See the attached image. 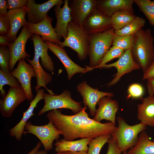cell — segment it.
I'll list each match as a JSON object with an SVG mask.
<instances>
[{
  "label": "cell",
  "instance_id": "1",
  "mask_svg": "<svg viewBox=\"0 0 154 154\" xmlns=\"http://www.w3.org/2000/svg\"><path fill=\"white\" fill-rule=\"evenodd\" d=\"M87 108L84 106L80 112L72 115L63 114L61 109L54 110L49 111L46 117L62 132L63 139L67 141L111 135L117 128L115 125L110 121L103 123L90 118L86 111Z\"/></svg>",
  "mask_w": 154,
  "mask_h": 154
},
{
  "label": "cell",
  "instance_id": "2",
  "mask_svg": "<svg viewBox=\"0 0 154 154\" xmlns=\"http://www.w3.org/2000/svg\"><path fill=\"white\" fill-rule=\"evenodd\" d=\"M154 38L149 29H139L135 34L131 49L133 59L144 73L154 60Z\"/></svg>",
  "mask_w": 154,
  "mask_h": 154
},
{
  "label": "cell",
  "instance_id": "3",
  "mask_svg": "<svg viewBox=\"0 0 154 154\" xmlns=\"http://www.w3.org/2000/svg\"><path fill=\"white\" fill-rule=\"evenodd\" d=\"M112 28L106 31L89 35V67L93 69L100 64L104 56L112 45L114 35Z\"/></svg>",
  "mask_w": 154,
  "mask_h": 154
},
{
  "label": "cell",
  "instance_id": "4",
  "mask_svg": "<svg viewBox=\"0 0 154 154\" xmlns=\"http://www.w3.org/2000/svg\"><path fill=\"white\" fill-rule=\"evenodd\" d=\"M118 126L112 134L115 138L118 147L122 152L127 151L137 144L138 134L146 129V126L141 122L133 125H128L123 118L116 117Z\"/></svg>",
  "mask_w": 154,
  "mask_h": 154
},
{
  "label": "cell",
  "instance_id": "5",
  "mask_svg": "<svg viewBox=\"0 0 154 154\" xmlns=\"http://www.w3.org/2000/svg\"><path fill=\"white\" fill-rule=\"evenodd\" d=\"M68 33L64 41L59 45L64 48L68 47L77 53L78 59L81 61L85 59L88 55L89 47V35L82 27L69 22L67 27Z\"/></svg>",
  "mask_w": 154,
  "mask_h": 154
},
{
  "label": "cell",
  "instance_id": "6",
  "mask_svg": "<svg viewBox=\"0 0 154 154\" xmlns=\"http://www.w3.org/2000/svg\"><path fill=\"white\" fill-rule=\"evenodd\" d=\"M43 100L44 105L38 112V116L48 111L62 108L70 110L75 114L80 112L83 108L81 104L82 102H77L73 100L71 98L70 92L67 90H64L59 95H51L44 93Z\"/></svg>",
  "mask_w": 154,
  "mask_h": 154
},
{
  "label": "cell",
  "instance_id": "7",
  "mask_svg": "<svg viewBox=\"0 0 154 154\" xmlns=\"http://www.w3.org/2000/svg\"><path fill=\"white\" fill-rule=\"evenodd\" d=\"M23 134H31L36 136L41 142L44 150L48 151L53 148L54 141L58 140L62 132L56 128L51 122L42 125H36L28 121L25 127Z\"/></svg>",
  "mask_w": 154,
  "mask_h": 154
},
{
  "label": "cell",
  "instance_id": "8",
  "mask_svg": "<svg viewBox=\"0 0 154 154\" xmlns=\"http://www.w3.org/2000/svg\"><path fill=\"white\" fill-rule=\"evenodd\" d=\"M82 27L88 35L106 31L112 28L111 17L96 7L87 16Z\"/></svg>",
  "mask_w": 154,
  "mask_h": 154
},
{
  "label": "cell",
  "instance_id": "9",
  "mask_svg": "<svg viewBox=\"0 0 154 154\" xmlns=\"http://www.w3.org/2000/svg\"><path fill=\"white\" fill-rule=\"evenodd\" d=\"M112 67H114L116 68L117 72L114 78L106 84L108 87L116 84L125 74L141 68L140 66L134 60L131 49L125 51L123 54L115 62L109 64H105L100 68H109Z\"/></svg>",
  "mask_w": 154,
  "mask_h": 154
},
{
  "label": "cell",
  "instance_id": "10",
  "mask_svg": "<svg viewBox=\"0 0 154 154\" xmlns=\"http://www.w3.org/2000/svg\"><path fill=\"white\" fill-rule=\"evenodd\" d=\"M27 98L21 85L10 87L7 93L0 100V111L5 118L11 117L16 108Z\"/></svg>",
  "mask_w": 154,
  "mask_h": 154
},
{
  "label": "cell",
  "instance_id": "11",
  "mask_svg": "<svg viewBox=\"0 0 154 154\" xmlns=\"http://www.w3.org/2000/svg\"><path fill=\"white\" fill-rule=\"evenodd\" d=\"M11 74L17 79L23 89L29 102L33 99L31 87L32 77H36L35 70L31 65L27 64L25 59L19 61L17 67L10 72Z\"/></svg>",
  "mask_w": 154,
  "mask_h": 154
},
{
  "label": "cell",
  "instance_id": "12",
  "mask_svg": "<svg viewBox=\"0 0 154 154\" xmlns=\"http://www.w3.org/2000/svg\"><path fill=\"white\" fill-rule=\"evenodd\" d=\"M32 35L28 30L27 25L23 26L15 40L8 46L10 55V71H12L17 62L21 59L30 58V55L25 51V47L28 39Z\"/></svg>",
  "mask_w": 154,
  "mask_h": 154
},
{
  "label": "cell",
  "instance_id": "13",
  "mask_svg": "<svg viewBox=\"0 0 154 154\" xmlns=\"http://www.w3.org/2000/svg\"><path fill=\"white\" fill-rule=\"evenodd\" d=\"M77 91L83 99L84 106H87L91 116H94L97 109L96 106L100 100L105 96L112 97L114 96L113 92H103L90 86L86 81L78 84L77 87Z\"/></svg>",
  "mask_w": 154,
  "mask_h": 154
},
{
  "label": "cell",
  "instance_id": "14",
  "mask_svg": "<svg viewBox=\"0 0 154 154\" xmlns=\"http://www.w3.org/2000/svg\"><path fill=\"white\" fill-rule=\"evenodd\" d=\"M45 42L48 49L60 59L63 64L67 72L68 80H70L76 74L81 73L84 74L93 70L87 66H86V68L81 67L73 62L69 57L63 48L51 42Z\"/></svg>",
  "mask_w": 154,
  "mask_h": 154
},
{
  "label": "cell",
  "instance_id": "15",
  "mask_svg": "<svg viewBox=\"0 0 154 154\" xmlns=\"http://www.w3.org/2000/svg\"><path fill=\"white\" fill-rule=\"evenodd\" d=\"M63 3L64 1L62 0H49L42 4H37L34 0H28L26 6L27 21L33 24L38 23L43 20L53 7L61 5Z\"/></svg>",
  "mask_w": 154,
  "mask_h": 154
},
{
  "label": "cell",
  "instance_id": "16",
  "mask_svg": "<svg viewBox=\"0 0 154 154\" xmlns=\"http://www.w3.org/2000/svg\"><path fill=\"white\" fill-rule=\"evenodd\" d=\"M97 0H69L72 22L82 27L87 16L96 7Z\"/></svg>",
  "mask_w": 154,
  "mask_h": 154
},
{
  "label": "cell",
  "instance_id": "17",
  "mask_svg": "<svg viewBox=\"0 0 154 154\" xmlns=\"http://www.w3.org/2000/svg\"><path fill=\"white\" fill-rule=\"evenodd\" d=\"M52 18L47 15L40 22L37 24L31 23L27 21L26 25L28 30L32 34H37L41 36L44 42L48 41L59 45L61 42L58 39L54 29L52 25Z\"/></svg>",
  "mask_w": 154,
  "mask_h": 154
},
{
  "label": "cell",
  "instance_id": "18",
  "mask_svg": "<svg viewBox=\"0 0 154 154\" xmlns=\"http://www.w3.org/2000/svg\"><path fill=\"white\" fill-rule=\"evenodd\" d=\"M97 104L98 108L93 119L98 122L105 119L115 125L116 114L119 108L118 102L110 97L105 96L101 98Z\"/></svg>",
  "mask_w": 154,
  "mask_h": 154
},
{
  "label": "cell",
  "instance_id": "19",
  "mask_svg": "<svg viewBox=\"0 0 154 154\" xmlns=\"http://www.w3.org/2000/svg\"><path fill=\"white\" fill-rule=\"evenodd\" d=\"M37 92L35 97L30 103L28 109L23 112V117L20 121L9 130L11 137H15L18 141L21 140L29 120L32 116L35 115L33 112L37 104L40 101L43 99L44 89H39Z\"/></svg>",
  "mask_w": 154,
  "mask_h": 154
},
{
  "label": "cell",
  "instance_id": "20",
  "mask_svg": "<svg viewBox=\"0 0 154 154\" xmlns=\"http://www.w3.org/2000/svg\"><path fill=\"white\" fill-rule=\"evenodd\" d=\"M62 8L61 5L55 6L54 9L56 18V23L55 28V32L58 39L66 38L68 33V25L69 22L72 21L70 11L68 6V0H65Z\"/></svg>",
  "mask_w": 154,
  "mask_h": 154
},
{
  "label": "cell",
  "instance_id": "21",
  "mask_svg": "<svg viewBox=\"0 0 154 154\" xmlns=\"http://www.w3.org/2000/svg\"><path fill=\"white\" fill-rule=\"evenodd\" d=\"M27 14L26 7L19 9L9 10L7 14L10 22V31L6 36L12 43L16 39L17 35L22 26L26 25L25 18Z\"/></svg>",
  "mask_w": 154,
  "mask_h": 154
},
{
  "label": "cell",
  "instance_id": "22",
  "mask_svg": "<svg viewBox=\"0 0 154 154\" xmlns=\"http://www.w3.org/2000/svg\"><path fill=\"white\" fill-rule=\"evenodd\" d=\"M134 0H97L96 8L106 15L111 17L122 10L133 11Z\"/></svg>",
  "mask_w": 154,
  "mask_h": 154
},
{
  "label": "cell",
  "instance_id": "23",
  "mask_svg": "<svg viewBox=\"0 0 154 154\" xmlns=\"http://www.w3.org/2000/svg\"><path fill=\"white\" fill-rule=\"evenodd\" d=\"M34 47L35 52L41 58V65L48 71L53 73L55 70L54 63L51 57L48 55V47L40 35L33 34L31 38Z\"/></svg>",
  "mask_w": 154,
  "mask_h": 154
},
{
  "label": "cell",
  "instance_id": "24",
  "mask_svg": "<svg viewBox=\"0 0 154 154\" xmlns=\"http://www.w3.org/2000/svg\"><path fill=\"white\" fill-rule=\"evenodd\" d=\"M137 117L145 125L154 126V96L149 95L137 105Z\"/></svg>",
  "mask_w": 154,
  "mask_h": 154
},
{
  "label": "cell",
  "instance_id": "25",
  "mask_svg": "<svg viewBox=\"0 0 154 154\" xmlns=\"http://www.w3.org/2000/svg\"><path fill=\"white\" fill-rule=\"evenodd\" d=\"M92 139L91 138H84L76 141H68L63 139H61L55 143V151L56 152L65 151L87 152L88 145Z\"/></svg>",
  "mask_w": 154,
  "mask_h": 154
},
{
  "label": "cell",
  "instance_id": "26",
  "mask_svg": "<svg viewBox=\"0 0 154 154\" xmlns=\"http://www.w3.org/2000/svg\"><path fill=\"white\" fill-rule=\"evenodd\" d=\"M128 154H154V142L150 139L146 131H143L139 135L136 145L130 149Z\"/></svg>",
  "mask_w": 154,
  "mask_h": 154
},
{
  "label": "cell",
  "instance_id": "27",
  "mask_svg": "<svg viewBox=\"0 0 154 154\" xmlns=\"http://www.w3.org/2000/svg\"><path fill=\"white\" fill-rule=\"evenodd\" d=\"M134 11L122 10L117 11L111 17L112 28L114 30L122 29L137 17Z\"/></svg>",
  "mask_w": 154,
  "mask_h": 154
},
{
  "label": "cell",
  "instance_id": "28",
  "mask_svg": "<svg viewBox=\"0 0 154 154\" xmlns=\"http://www.w3.org/2000/svg\"><path fill=\"white\" fill-rule=\"evenodd\" d=\"M145 23L144 19L137 17L133 20L122 29L118 30H114V33L116 35L120 36H127L134 35L144 26Z\"/></svg>",
  "mask_w": 154,
  "mask_h": 154
},
{
  "label": "cell",
  "instance_id": "29",
  "mask_svg": "<svg viewBox=\"0 0 154 154\" xmlns=\"http://www.w3.org/2000/svg\"><path fill=\"white\" fill-rule=\"evenodd\" d=\"M134 2L144 14L150 24L154 27V1L134 0Z\"/></svg>",
  "mask_w": 154,
  "mask_h": 154
},
{
  "label": "cell",
  "instance_id": "30",
  "mask_svg": "<svg viewBox=\"0 0 154 154\" xmlns=\"http://www.w3.org/2000/svg\"><path fill=\"white\" fill-rule=\"evenodd\" d=\"M112 135H105L92 139L88 144L87 154H99L104 145L108 143Z\"/></svg>",
  "mask_w": 154,
  "mask_h": 154
},
{
  "label": "cell",
  "instance_id": "31",
  "mask_svg": "<svg viewBox=\"0 0 154 154\" xmlns=\"http://www.w3.org/2000/svg\"><path fill=\"white\" fill-rule=\"evenodd\" d=\"M135 34L127 36H120L114 34L112 45L124 51L131 50L134 43Z\"/></svg>",
  "mask_w": 154,
  "mask_h": 154
},
{
  "label": "cell",
  "instance_id": "32",
  "mask_svg": "<svg viewBox=\"0 0 154 154\" xmlns=\"http://www.w3.org/2000/svg\"><path fill=\"white\" fill-rule=\"evenodd\" d=\"M8 85L10 87H15L21 85L18 80L9 73L4 72L0 69V91L2 98L5 95V91L3 88L4 86Z\"/></svg>",
  "mask_w": 154,
  "mask_h": 154
},
{
  "label": "cell",
  "instance_id": "33",
  "mask_svg": "<svg viewBox=\"0 0 154 154\" xmlns=\"http://www.w3.org/2000/svg\"><path fill=\"white\" fill-rule=\"evenodd\" d=\"M10 52L8 47L0 45V67L3 71L9 73Z\"/></svg>",
  "mask_w": 154,
  "mask_h": 154
},
{
  "label": "cell",
  "instance_id": "34",
  "mask_svg": "<svg viewBox=\"0 0 154 154\" xmlns=\"http://www.w3.org/2000/svg\"><path fill=\"white\" fill-rule=\"evenodd\" d=\"M125 51L115 46L111 47L102 60L100 64L96 68H100L101 66L116 58H119L124 53Z\"/></svg>",
  "mask_w": 154,
  "mask_h": 154
},
{
  "label": "cell",
  "instance_id": "35",
  "mask_svg": "<svg viewBox=\"0 0 154 154\" xmlns=\"http://www.w3.org/2000/svg\"><path fill=\"white\" fill-rule=\"evenodd\" d=\"M127 93L128 98H141L143 96L144 90L143 86L140 84L134 83L129 86Z\"/></svg>",
  "mask_w": 154,
  "mask_h": 154
},
{
  "label": "cell",
  "instance_id": "36",
  "mask_svg": "<svg viewBox=\"0 0 154 154\" xmlns=\"http://www.w3.org/2000/svg\"><path fill=\"white\" fill-rule=\"evenodd\" d=\"M10 28L9 21L7 17L0 15V35H6L9 32Z\"/></svg>",
  "mask_w": 154,
  "mask_h": 154
},
{
  "label": "cell",
  "instance_id": "37",
  "mask_svg": "<svg viewBox=\"0 0 154 154\" xmlns=\"http://www.w3.org/2000/svg\"><path fill=\"white\" fill-rule=\"evenodd\" d=\"M108 148L106 154H121V151L118 146L115 138L112 136L108 142Z\"/></svg>",
  "mask_w": 154,
  "mask_h": 154
},
{
  "label": "cell",
  "instance_id": "38",
  "mask_svg": "<svg viewBox=\"0 0 154 154\" xmlns=\"http://www.w3.org/2000/svg\"><path fill=\"white\" fill-rule=\"evenodd\" d=\"M28 0H7L8 8L9 10L19 9L26 7Z\"/></svg>",
  "mask_w": 154,
  "mask_h": 154
},
{
  "label": "cell",
  "instance_id": "39",
  "mask_svg": "<svg viewBox=\"0 0 154 154\" xmlns=\"http://www.w3.org/2000/svg\"><path fill=\"white\" fill-rule=\"evenodd\" d=\"M154 78V60L147 70L144 73L143 78V80Z\"/></svg>",
  "mask_w": 154,
  "mask_h": 154
},
{
  "label": "cell",
  "instance_id": "40",
  "mask_svg": "<svg viewBox=\"0 0 154 154\" xmlns=\"http://www.w3.org/2000/svg\"><path fill=\"white\" fill-rule=\"evenodd\" d=\"M8 5L7 1L6 0H0V15L6 16L8 11L7 9Z\"/></svg>",
  "mask_w": 154,
  "mask_h": 154
},
{
  "label": "cell",
  "instance_id": "41",
  "mask_svg": "<svg viewBox=\"0 0 154 154\" xmlns=\"http://www.w3.org/2000/svg\"><path fill=\"white\" fill-rule=\"evenodd\" d=\"M147 89L149 95H154V78L147 80Z\"/></svg>",
  "mask_w": 154,
  "mask_h": 154
},
{
  "label": "cell",
  "instance_id": "42",
  "mask_svg": "<svg viewBox=\"0 0 154 154\" xmlns=\"http://www.w3.org/2000/svg\"><path fill=\"white\" fill-rule=\"evenodd\" d=\"M12 43L6 35H0V44L4 46L8 47Z\"/></svg>",
  "mask_w": 154,
  "mask_h": 154
},
{
  "label": "cell",
  "instance_id": "43",
  "mask_svg": "<svg viewBox=\"0 0 154 154\" xmlns=\"http://www.w3.org/2000/svg\"><path fill=\"white\" fill-rule=\"evenodd\" d=\"M42 144L40 141H38L36 146L27 154H36L40 148Z\"/></svg>",
  "mask_w": 154,
  "mask_h": 154
},
{
  "label": "cell",
  "instance_id": "44",
  "mask_svg": "<svg viewBox=\"0 0 154 154\" xmlns=\"http://www.w3.org/2000/svg\"><path fill=\"white\" fill-rule=\"evenodd\" d=\"M55 154H87V152L85 151L74 152L71 151H65L61 152H57Z\"/></svg>",
  "mask_w": 154,
  "mask_h": 154
},
{
  "label": "cell",
  "instance_id": "45",
  "mask_svg": "<svg viewBox=\"0 0 154 154\" xmlns=\"http://www.w3.org/2000/svg\"><path fill=\"white\" fill-rule=\"evenodd\" d=\"M47 151L44 150H41L40 151H38L36 154H47Z\"/></svg>",
  "mask_w": 154,
  "mask_h": 154
},
{
  "label": "cell",
  "instance_id": "46",
  "mask_svg": "<svg viewBox=\"0 0 154 154\" xmlns=\"http://www.w3.org/2000/svg\"><path fill=\"white\" fill-rule=\"evenodd\" d=\"M123 154H128L127 153V152H123Z\"/></svg>",
  "mask_w": 154,
  "mask_h": 154
}]
</instances>
